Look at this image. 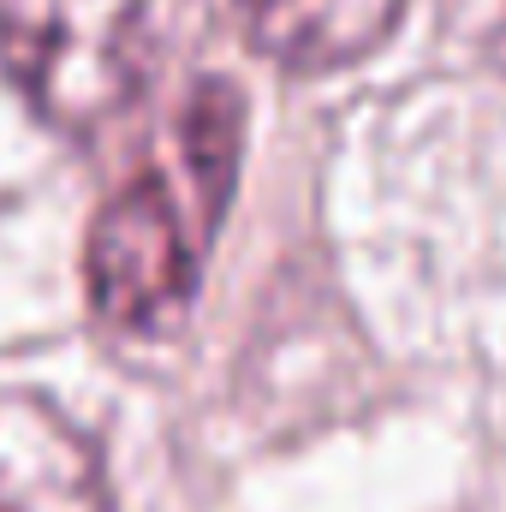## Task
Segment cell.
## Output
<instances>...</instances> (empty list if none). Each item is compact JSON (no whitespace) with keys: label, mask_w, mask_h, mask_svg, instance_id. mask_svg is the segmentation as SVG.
<instances>
[{"label":"cell","mask_w":506,"mask_h":512,"mask_svg":"<svg viewBox=\"0 0 506 512\" xmlns=\"http://www.w3.org/2000/svg\"><path fill=\"white\" fill-rule=\"evenodd\" d=\"M245 149V96L227 78H203L167 131V161L137 167L96 209L84 245V286L102 322L126 334H167L185 322L203 251L233 203Z\"/></svg>","instance_id":"cell-1"},{"label":"cell","mask_w":506,"mask_h":512,"mask_svg":"<svg viewBox=\"0 0 506 512\" xmlns=\"http://www.w3.org/2000/svg\"><path fill=\"white\" fill-rule=\"evenodd\" d=\"M203 0H0V66L36 120L102 131L191 42Z\"/></svg>","instance_id":"cell-2"},{"label":"cell","mask_w":506,"mask_h":512,"mask_svg":"<svg viewBox=\"0 0 506 512\" xmlns=\"http://www.w3.org/2000/svg\"><path fill=\"white\" fill-rule=\"evenodd\" d=\"M0 512H108L90 435L36 393H0Z\"/></svg>","instance_id":"cell-3"},{"label":"cell","mask_w":506,"mask_h":512,"mask_svg":"<svg viewBox=\"0 0 506 512\" xmlns=\"http://www.w3.org/2000/svg\"><path fill=\"white\" fill-rule=\"evenodd\" d=\"M251 42L292 72H334L376 54L405 0H239Z\"/></svg>","instance_id":"cell-4"},{"label":"cell","mask_w":506,"mask_h":512,"mask_svg":"<svg viewBox=\"0 0 506 512\" xmlns=\"http://www.w3.org/2000/svg\"><path fill=\"white\" fill-rule=\"evenodd\" d=\"M447 12L471 36V48L506 72V0H447Z\"/></svg>","instance_id":"cell-5"}]
</instances>
